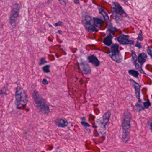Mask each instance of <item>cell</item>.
Segmentation results:
<instances>
[{
	"instance_id": "obj_13",
	"label": "cell",
	"mask_w": 152,
	"mask_h": 152,
	"mask_svg": "<svg viewBox=\"0 0 152 152\" xmlns=\"http://www.w3.org/2000/svg\"><path fill=\"white\" fill-rule=\"evenodd\" d=\"M107 32V36L104 38L103 42L104 44L107 47H110L112 44V38H113L114 33L111 32Z\"/></svg>"
},
{
	"instance_id": "obj_22",
	"label": "cell",
	"mask_w": 152,
	"mask_h": 152,
	"mask_svg": "<svg viewBox=\"0 0 152 152\" xmlns=\"http://www.w3.org/2000/svg\"><path fill=\"white\" fill-rule=\"evenodd\" d=\"M50 65H46V66L43 67V71L44 72H46V73H49V72H50Z\"/></svg>"
},
{
	"instance_id": "obj_31",
	"label": "cell",
	"mask_w": 152,
	"mask_h": 152,
	"mask_svg": "<svg viewBox=\"0 0 152 152\" xmlns=\"http://www.w3.org/2000/svg\"><path fill=\"white\" fill-rule=\"evenodd\" d=\"M74 2L76 4H79L80 3L79 0H74Z\"/></svg>"
},
{
	"instance_id": "obj_9",
	"label": "cell",
	"mask_w": 152,
	"mask_h": 152,
	"mask_svg": "<svg viewBox=\"0 0 152 152\" xmlns=\"http://www.w3.org/2000/svg\"><path fill=\"white\" fill-rule=\"evenodd\" d=\"M111 112L110 111H108L104 113L102 116V117L99 120V125H100L102 128L105 129L107 125H108L109 122L110 118L111 117Z\"/></svg>"
},
{
	"instance_id": "obj_14",
	"label": "cell",
	"mask_w": 152,
	"mask_h": 152,
	"mask_svg": "<svg viewBox=\"0 0 152 152\" xmlns=\"http://www.w3.org/2000/svg\"><path fill=\"white\" fill-rule=\"evenodd\" d=\"M55 123L58 127L60 128L66 127L69 124L68 120L63 118L57 119L55 120Z\"/></svg>"
},
{
	"instance_id": "obj_15",
	"label": "cell",
	"mask_w": 152,
	"mask_h": 152,
	"mask_svg": "<svg viewBox=\"0 0 152 152\" xmlns=\"http://www.w3.org/2000/svg\"><path fill=\"white\" fill-rule=\"evenodd\" d=\"M87 59H88V61L89 63H91L96 67H98L100 65V61L94 55H91L89 56L87 58Z\"/></svg>"
},
{
	"instance_id": "obj_10",
	"label": "cell",
	"mask_w": 152,
	"mask_h": 152,
	"mask_svg": "<svg viewBox=\"0 0 152 152\" xmlns=\"http://www.w3.org/2000/svg\"><path fill=\"white\" fill-rule=\"evenodd\" d=\"M79 68L82 73L85 75L90 74L91 69L87 62L85 60L81 59L79 63Z\"/></svg>"
},
{
	"instance_id": "obj_25",
	"label": "cell",
	"mask_w": 152,
	"mask_h": 152,
	"mask_svg": "<svg viewBox=\"0 0 152 152\" xmlns=\"http://www.w3.org/2000/svg\"><path fill=\"white\" fill-rule=\"evenodd\" d=\"M81 123V124H82V125L84 126L85 128H89L90 127V125H89L87 122H86L85 120H82Z\"/></svg>"
},
{
	"instance_id": "obj_24",
	"label": "cell",
	"mask_w": 152,
	"mask_h": 152,
	"mask_svg": "<svg viewBox=\"0 0 152 152\" xmlns=\"http://www.w3.org/2000/svg\"><path fill=\"white\" fill-rule=\"evenodd\" d=\"M147 52L148 54L150 57L152 58V50L151 46H148L147 48Z\"/></svg>"
},
{
	"instance_id": "obj_28",
	"label": "cell",
	"mask_w": 152,
	"mask_h": 152,
	"mask_svg": "<svg viewBox=\"0 0 152 152\" xmlns=\"http://www.w3.org/2000/svg\"><path fill=\"white\" fill-rule=\"evenodd\" d=\"M135 47H137V48H138L139 49H141L142 48V45H141V43H140L139 42V41H137V42H136V44H135Z\"/></svg>"
},
{
	"instance_id": "obj_11",
	"label": "cell",
	"mask_w": 152,
	"mask_h": 152,
	"mask_svg": "<svg viewBox=\"0 0 152 152\" xmlns=\"http://www.w3.org/2000/svg\"><path fill=\"white\" fill-rule=\"evenodd\" d=\"M130 82L131 83L133 89L135 90V94L136 97L138 99V101L140 103H141V100L140 98V86L137 82H135L133 79H130Z\"/></svg>"
},
{
	"instance_id": "obj_6",
	"label": "cell",
	"mask_w": 152,
	"mask_h": 152,
	"mask_svg": "<svg viewBox=\"0 0 152 152\" xmlns=\"http://www.w3.org/2000/svg\"><path fill=\"white\" fill-rule=\"evenodd\" d=\"M119 49V46L117 44H112L111 47V54H109V56L114 62L120 63L122 61V56Z\"/></svg>"
},
{
	"instance_id": "obj_23",
	"label": "cell",
	"mask_w": 152,
	"mask_h": 152,
	"mask_svg": "<svg viewBox=\"0 0 152 152\" xmlns=\"http://www.w3.org/2000/svg\"><path fill=\"white\" fill-rule=\"evenodd\" d=\"M143 33H142V31L141 30H140V33H139L138 35V41H142L143 40Z\"/></svg>"
},
{
	"instance_id": "obj_20",
	"label": "cell",
	"mask_w": 152,
	"mask_h": 152,
	"mask_svg": "<svg viewBox=\"0 0 152 152\" xmlns=\"http://www.w3.org/2000/svg\"><path fill=\"white\" fill-rule=\"evenodd\" d=\"M135 107H136L137 110L138 111V112H139L145 110L144 107L141 105V103H140V102H138V103H137V104H135Z\"/></svg>"
},
{
	"instance_id": "obj_5",
	"label": "cell",
	"mask_w": 152,
	"mask_h": 152,
	"mask_svg": "<svg viewBox=\"0 0 152 152\" xmlns=\"http://www.w3.org/2000/svg\"><path fill=\"white\" fill-rule=\"evenodd\" d=\"M113 7L112 8V14L113 18L117 24H120L121 22L120 17L126 16L127 14L121 6L117 2L112 3Z\"/></svg>"
},
{
	"instance_id": "obj_26",
	"label": "cell",
	"mask_w": 152,
	"mask_h": 152,
	"mask_svg": "<svg viewBox=\"0 0 152 152\" xmlns=\"http://www.w3.org/2000/svg\"><path fill=\"white\" fill-rule=\"evenodd\" d=\"M58 2L61 5H63L65 7L67 4V0H58Z\"/></svg>"
},
{
	"instance_id": "obj_29",
	"label": "cell",
	"mask_w": 152,
	"mask_h": 152,
	"mask_svg": "<svg viewBox=\"0 0 152 152\" xmlns=\"http://www.w3.org/2000/svg\"><path fill=\"white\" fill-rule=\"evenodd\" d=\"M63 24V22H61V21H58V22H57V23H55L54 24V25L55 27H61V26H62Z\"/></svg>"
},
{
	"instance_id": "obj_18",
	"label": "cell",
	"mask_w": 152,
	"mask_h": 152,
	"mask_svg": "<svg viewBox=\"0 0 152 152\" xmlns=\"http://www.w3.org/2000/svg\"><path fill=\"white\" fill-rule=\"evenodd\" d=\"M98 10L99 11V14L102 16L103 18L104 19L105 21H107L108 22H110L109 17H108V15L107 14L105 10L101 7L98 8Z\"/></svg>"
},
{
	"instance_id": "obj_1",
	"label": "cell",
	"mask_w": 152,
	"mask_h": 152,
	"mask_svg": "<svg viewBox=\"0 0 152 152\" xmlns=\"http://www.w3.org/2000/svg\"><path fill=\"white\" fill-rule=\"evenodd\" d=\"M131 114L127 110L124 113L122 121V141L127 143L129 141L130 138V130L131 128Z\"/></svg>"
},
{
	"instance_id": "obj_30",
	"label": "cell",
	"mask_w": 152,
	"mask_h": 152,
	"mask_svg": "<svg viewBox=\"0 0 152 152\" xmlns=\"http://www.w3.org/2000/svg\"><path fill=\"white\" fill-rule=\"evenodd\" d=\"M42 84L44 85H48L49 84V82L46 79L44 78L42 81Z\"/></svg>"
},
{
	"instance_id": "obj_21",
	"label": "cell",
	"mask_w": 152,
	"mask_h": 152,
	"mask_svg": "<svg viewBox=\"0 0 152 152\" xmlns=\"http://www.w3.org/2000/svg\"><path fill=\"white\" fill-rule=\"evenodd\" d=\"M150 105H151V103H150L149 99H148L146 101L143 103V107L145 109H148L149 108Z\"/></svg>"
},
{
	"instance_id": "obj_16",
	"label": "cell",
	"mask_w": 152,
	"mask_h": 152,
	"mask_svg": "<svg viewBox=\"0 0 152 152\" xmlns=\"http://www.w3.org/2000/svg\"><path fill=\"white\" fill-rule=\"evenodd\" d=\"M147 55L145 53H141L137 56V61L138 63L142 67L144 63L146 61Z\"/></svg>"
},
{
	"instance_id": "obj_8",
	"label": "cell",
	"mask_w": 152,
	"mask_h": 152,
	"mask_svg": "<svg viewBox=\"0 0 152 152\" xmlns=\"http://www.w3.org/2000/svg\"><path fill=\"white\" fill-rule=\"evenodd\" d=\"M116 40L121 45H133L134 41L130 39V37L127 35H121L116 38Z\"/></svg>"
},
{
	"instance_id": "obj_19",
	"label": "cell",
	"mask_w": 152,
	"mask_h": 152,
	"mask_svg": "<svg viewBox=\"0 0 152 152\" xmlns=\"http://www.w3.org/2000/svg\"><path fill=\"white\" fill-rule=\"evenodd\" d=\"M128 73H129V75L133 76L136 78H138V77L139 75L138 71L133 69L129 70L128 71Z\"/></svg>"
},
{
	"instance_id": "obj_12",
	"label": "cell",
	"mask_w": 152,
	"mask_h": 152,
	"mask_svg": "<svg viewBox=\"0 0 152 152\" xmlns=\"http://www.w3.org/2000/svg\"><path fill=\"white\" fill-rule=\"evenodd\" d=\"M132 57L133 61L135 68L137 70H138L139 71H140V72L142 73V74H146V73L143 71V69L142 68V67L138 63V61H137V55H136L135 52L133 51V50L132 51Z\"/></svg>"
},
{
	"instance_id": "obj_4",
	"label": "cell",
	"mask_w": 152,
	"mask_h": 152,
	"mask_svg": "<svg viewBox=\"0 0 152 152\" xmlns=\"http://www.w3.org/2000/svg\"><path fill=\"white\" fill-rule=\"evenodd\" d=\"M82 21L85 29L90 33L97 32L98 29L95 27L93 19L87 13L84 12L82 13Z\"/></svg>"
},
{
	"instance_id": "obj_17",
	"label": "cell",
	"mask_w": 152,
	"mask_h": 152,
	"mask_svg": "<svg viewBox=\"0 0 152 152\" xmlns=\"http://www.w3.org/2000/svg\"><path fill=\"white\" fill-rule=\"evenodd\" d=\"M92 19H93L94 26L98 29V28H101L104 24V21L100 18H98V17H93Z\"/></svg>"
},
{
	"instance_id": "obj_7",
	"label": "cell",
	"mask_w": 152,
	"mask_h": 152,
	"mask_svg": "<svg viewBox=\"0 0 152 152\" xmlns=\"http://www.w3.org/2000/svg\"><path fill=\"white\" fill-rule=\"evenodd\" d=\"M20 4L18 3H15L14 4L11 9V14L9 17V22L10 24L13 25L15 23L16 21L17 20L19 16V11L20 9Z\"/></svg>"
},
{
	"instance_id": "obj_3",
	"label": "cell",
	"mask_w": 152,
	"mask_h": 152,
	"mask_svg": "<svg viewBox=\"0 0 152 152\" xmlns=\"http://www.w3.org/2000/svg\"><path fill=\"white\" fill-rule=\"evenodd\" d=\"M32 96L37 109L43 114H48L50 112L49 107L39 93L37 91H34L32 92Z\"/></svg>"
},
{
	"instance_id": "obj_27",
	"label": "cell",
	"mask_w": 152,
	"mask_h": 152,
	"mask_svg": "<svg viewBox=\"0 0 152 152\" xmlns=\"http://www.w3.org/2000/svg\"><path fill=\"white\" fill-rule=\"evenodd\" d=\"M47 63V61H46L45 58L43 57L40 59V63H39V64H40V65H42L46 63Z\"/></svg>"
},
{
	"instance_id": "obj_32",
	"label": "cell",
	"mask_w": 152,
	"mask_h": 152,
	"mask_svg": "<svg viewBox=\"0 0 152 152\" xmlns=\"http://www.w3.org/2000/svg\"><path fill=\"white\" fill-rule=\"evenodd\" d=\"M57 33H58V34H62V31H61V30H58V31Z\"/></svg>"
},
{
	"instance_id": "obj_2",
	"label": "cell",
	"mask_w": 152,
	"mask_h": 152,
	"mask_svg": "<svg viewBox=\"0 0 152 152\" xmlns=\"http://www.w3.org/2000/svg\"><path fill=\"white\" fill-rule=\"evenodd\" d=\"M15 104L17 108L19 110L25 109L28 102V97L25 90L20 86H17L16 90Z\"/></svg>"
}]
</instances>
